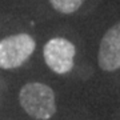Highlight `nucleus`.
<instances>
[{"instance_id": "nucleus-2", "label": "nucleus", "mask_w": 120, "mask_h": 120, "mask_svg": "<svg viewBox=\"0 0 120 120\" xmlns=\"http://www.w3.org/2000/svg\"><path fill=\"white\" fill-rule=\"evenodd\" d=\"M35 40L27 34L7 36L0 41V68L13 69L26 63L35 51Z\"/></svg>"}, {"instance_id": "nucleus-5", "label": "nucleus", "mask_w": 120, "mask_h": 120, "mask_svg": "<svg viewBox=\"0 0 120 120\" xmlns=\"http://www.w3.org/2000/svg\"><path fill=\"white\" fill-rule=\"evenodd\" d=\"M84 0H49V3L56 11L61 13H73L80 8Z\"/></svg>"}, {"instance_id": "nucleus-1", "label": "nucleus", "mask_w": 120, "mask_h": 120, "mask_svg": "<svg viewBox=\"0 0 120 120\" xmlns=\"http://www.w3.org/2000/svg\"><path fill=\"white\" fill-rule=\"evenodd\" d=\"M23 109L38 120H48L55 115L56 101L51 87L43 83H27L19 92Z\"/></svg>"}, {"instance_id": "nucleus-4", "label": "nucleus", "mask_w": 120, "mask_h": 120, "mask_svg": "<svg viewBox=\"0 0 120 120\" xmlns=\"http://www.w3.org/2000/svg\"><path fill=\"white\" fill-rule=\"evenodd\" d=\"M99 67L112 72L120 68V22L111 27L101 39L98 53Z\"/></svg>"}, {"instance_id": "nucleus-3", "label": "nucleus", "mask_w": 120, "mask_h": 120, "mask_svg": "<svg viewBox=\"0 0 120 120\" xmlns=\"http://www.w3.org/2000/svg\"><path fill=\"white\" fill-rule=\"evenodd\" d=\"M43 55L45 64L56 73H67L73 68L76 48L64 38H53L44 45Z\"/></svg>"}]
</instances>
